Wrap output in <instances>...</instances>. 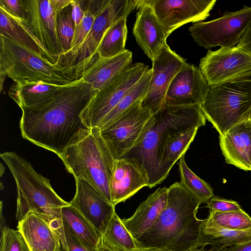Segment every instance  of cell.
<instances>
[{
  "label": "cell",
  "instance_id": "cell-1",
  "mask_svg": "<svg viewBox=\"0 0 251 251\" xmlns=\"http://www.w3.org/2000/svg\"><path fill=\"white\" fill-rule=\"evenodd\" d=\"M98 91L80 78L64 85L48 103L21 108L22 137L58 156L80 130L87 128L81 114Z\"/></svg>",
  "mask_w": 251,
  "mask_h": 251
},
{
  "label": "cell",
  "instance_id": "cell-2",
  "mask_svg": "<svg viewBox=\"0 0 251 251\" xmlns=\"http://www.w3.org/2000/svg\"><path fill=\"white\" fill-rule=\"evenodd\" d=\"M201 202L180 182L168 188L166 205L154 224L135 239L140 250L156 248L190 251L204 247L202 220L197 217Z\"/></svg>",
  "mask_w": 251,
  "mask_h": 251
},
{
  "label": "cell",
  "instance_id": "cell-3",
  "mask_svg": "<svg viewBox=\"0 0 251 251\" xmlns=\"http://www.w3.org/2000/svg\"><path fill=\"white\" fill-rule=\"evenodd\" d=\"M201 105L173 106L165 104L151 115L147 127L133 147L122 158L136 162L145 172L152 188L157 185L158 168L163 142L170 132L205 125Z\"/></svg>",
  "mask_w": 251,
  "mask_h": 251
},
{
  "label": "cell",
  "instance_id": "cell-4",
  "mask_svg": "<svg viewBox=\"0 0 251 251\" xmlns=\"http://www.w3.org/2000/svg\"><path fill=\"white\" fill-rule=\"evenodd\" d=\"M0 156L9 169L16 184V219L22 220L31 211L58 232L62 226L61 208L70 202L60 197L49 179L38 173L24 158L14 151L4 152Z\"/></svg>",
  "mask_w": 251,
  "mask_h": 251
},
{
  "label": "cell",
  "instance_id": "cell-5",
  "mask_svg": "<svg viewBox=\"0 0 251 251\" xmlns=\"http://www.w3.org/2000/svg\"><path fill=\"white\" fill-rule=\"evenodd\" d=\"M75 178L93 186L110 203L115 159L97 127L80 130L58 156Z\"/></svg>",
  "mask_w": 251,
  "mask_h": 251
},
{
  "label": "cell",
  "instance_id": "cell-6",
  "mask_svg": "<svg viewBox=\"0 0 251 251\" xmlns=\"http://www.w3.org/2000/svg\"><path fill=\"white\" fill-rule=\"evenodd\" d=\"M14 82L43 81L66 85L75 80L58 62L51 63L31 50L0 34V88L6 77Z\"/></svg>",
  "mask_w": 251,
  "mask_h": 251
},
{
  "label": "cell",
  "instance_id": "cell-7",
  "mask_svg": "<svg viewBox=\"0 0 251 251\" xmlns=\"http://www.w3.org/2000/svg\"><path fill=\"white\" fill-rule=\"evenodd\" d=\"M201 107L219 135L225 133L250 119L251 80L246 77L209 86Z\"/></svg>",
  "mask_w": 251,
  "mask_h": 251
},
{
  "label": "cell",
  "instance_id": "cell-8",
  "mask_svg": "<svg viewBox=\"0 0 251 251\" xmlns=\"http://www.w3.org/2000/svg\"><path fill=\"white\" fill-rule=\"evenodd\" d=\"M138 0H110L97 16L89 33L73 53L59 57L58 61L75 79L81 77L95 61L97 50L107 30L123 18L127 17L136 8Z\"/></svg>",
  "mask_w": 251,
  "mask_h": 251
},
{
  "label": "cell",
  "instance_id": "cell-9",
  "mask_svg": "<svg viewBox=\"0 0 251 251\" xmlns=\"http://www.w3.org/2000/svg\"><path fill=\"white\" fill-rule=\"evenodd\" d=\"M25 20L12 17L36 42L51 63H56L63 50L56 17L73 0H23Z\"/></svg>",
  "mask_w": 251,
  "mask_h": 251
},
{
  "label": "cell",
  "instance_id": "cell-10",
  "mask_svg": "<svg viewBox=\"0 0 251 251\" xmlns=\"http://www.w3.org/2000/svg\"><path fill=\"white\" fill-rule=\"evenodd\" d=\"M251 25V7L235 12L226 11L223 16L209 22L193 24L189 31L194 41L206 49L219 46L235 47Z\"/></svg>",
  "mask_w": 251,
  "mask_h": 251
},
{
  "label": "cell",
  "instance_id": "cell-11",
  "mask_svg": "<svg viewBox=\"0 0 251 251\" xmlns=\"http://www.w3.org/2000/svg\"><path fill=\"white\" fill-rule=\"evenodd\" d=\"M137 100L110 124L100 129L101 136L115 160L122 158L146 129L151 114Z\"/></svg>",
  "mask_w": 251,
  "mask_h": 251
},
{
  "label": "cell",
  "instance_id": "cell-12",
  "mask_svg": "<svg viewBox=\"0 0 251 251\" xmlns=\"http://www.w3.org/2000/svg\"><path fill=\"white\" fill-rule=\"evenodd\" d=\"M149 69L143 63L132 64L98 91L81 114L85 126L89 128H98L103 118Z\"/></svg>",
  "mask_w": 251,
  "mask_h": 251
},
{
  "label": "cell",
  "instance_id": "cell-13",
  "mask_svg": "<svg viewBox=\"0 0 251 251\" xmlns=\"http://www.w3.org/2000/svg\"><path fill=\"white\" fill-rule=\"evenodd\" d=\"M199 69L209 86L251 75V53L238 46L208 50Z\"/></svg>",
  "mask_w": 251,
  "mask_h": 251
},
{
  "label": "cell",
  "instance_id": "cell-14",
  "mask_svg": "<svg viewBox=\"0 0 251 251\" xmlns=\"http://www.w3.org/2000/svg\"><path fill=\"white\" fill-rule=\"evenodd\" d=\"M152 9L166 38L189 22H202L209 16L216 0H143Z\"/></svg>",
  "mask_w": 251,
  "mask_h": 251
},
{
  "label": "cell",
  "instance_id": "cell-15",
  "mask_svg": "<svg viewBox=\"0 0 251 251\" xmlns=\"http://www.w3.org/2000/svg\"><path fill=\"white\" fill-rule=\"evenodd\" d=\"M151 74L147 94L141 105L151 115L165 104L167 92L173 79L187 63L172 50L167 43L152 60Z\"/></svg>",
  "mask_w": 251,
  "mask_h": 251
},
{
  "label": "cell",
  "instance_id": "cell-16",
  "mask_svg": "<svg viewBox=\"0 0 251 251\" xmlns=\"http://www.w3.org/2000/svg\"><path fill=\"white\" fill-rule=\"evenodd\" d=\"M75 180V194L69 202L102 237L115 212V206L86 180L81 178Z\"/></svg>",
  "mask_w": 251,
  "mask_h": 251
},
{
  "label": "cell",
  "instance_id": "cell-17",
  "mask_svg": "<svg viewBox=\"0 0 251 251\" xmlns=\"http://www.w3.org/2000/svg\"><path fill=\"white\" fill-rule=\"evenodd\" d=\"M209 87L199 68L187 63L171 83L165 103L173 106L201 105Z\"/></svg>",
  "mask_w": 251,
  "mask_h": 251
},
{
  "label": "cell",
  "instance_id": "cell-18",
  "mask_svg": "<svg viewBox=\"0 0 251 251\" xmlns=\"http://www.w3.org/2000/svg\"><path fill=\"white\" fill-rule=\"evenodd\" d=\"M149 186L146 173L136 162L126 158L115 160L110 182L111 202L114 206Z\"/></svg>",
  "mask_w": 251,
  "mask_h": 251
},
{
  "label": "cell",
  "instance_id": "cell-19",
  "mask_svg": "<svg viewBox=\"0 0 251 251\" xmlns=\"http://www.w3.org/2000/svg\"><path fill=\"white\" fill-rule=\"evenodd\" d=\"M136 8L133 34L138 46L152 61L167 43V38L152 8L143 0H138Z\"/></svg>",
  "mask_w": 251,
  "mask_h": 251
},
{
  "label": "cell",
  "instance_id": "cell-20",
  "mask_svg": "<svg viewBox=\"0 0 251 251\" xmlns=\"http://www.w3.org/2000/svg\"><path fill=\"white\" fill-rule=\"evenodd\" d=\"M226 162L245 171H251V120L238 123L219 135Z\"/></svg>",
  "mask_w": 251,
  "mask_h": 251
},
{
  "label": "cell",
  "instance_id": "cell-21",
  "mask_svg": "<svg viewBox=\"0 0 251 251\" xmlns=\"http://www.w3.org/2000/svg\"><path fill=\"white\" fill-rule=\"evenodd\" d=\"M17 230L22 234L30 251H60L58 232L41 217L29 212L18 221Z\"/></svg>",
  "mask_w": 251,
  "mask_h": 251
},
{
  "label": "cell",
  "instance_id": "cell-22",
  "mask_svg": "<svg viewBox=\"0 0 251 251\" xmlns=\"http://www.w3.org/2000/svg\"><path fill=\"white\" fill-rule=\"evenodd\" d=\"M168 188H159L142 202L134 214L122 221L130 234L136 239L156 221L164 209L167 201Z\"/></svg>",
  "mask_w": 251,
  "mask_h": 251
},
{
  "label": "cell",
  "instance_id": "cell-23",
  "mask_svg": "<svg viewBox=\"0 0 251 251\" xmlns=\"http://www.w3.org/2000/svg\"><path fill=\"white\" fill-rule=\"evenodd\" d=\"M132 61V53L127 49L111 57H97L81 78L92 84L93 88L99 91L130 66Z\"/></svg>",
  "mask_w": 251,
  "mask_h": 251
},
{
  "label": "cell",
  "instance_id": "cell-24",
  "mask_svg": "<svg viewBox=\"0 0 251 251\" xmlns=\"http://www.w3.org/2000/svg\"><path fill=\"white\" fill-rule=\"evenodd\" d=\"M198 128L197 126H193L174 130L167 135L161 150L157 171V185L167 178L174 165L186 153L193 141Z\"/></svg>",
  "mask_w": 251,
  "mask_h": 251
},
{
  "label": "cell",
  "instance_id": "cell-25",
  "mask_svg": "<svg viewBox=\"0 0 251 251\" xmlns=\"http://www.w3.org/2000/svg\"><path fill=\"white\" fill-rule=\"evenodd\" d=\"M64 86L43 81L23 80L14 82L9 88L8 95L21 108L37 107L50 102Z\"/></svg>",
  "mask_w": 251,
  "mask_h": 251
},
{
  "label": "cell",
  "instance_id": "cell-26",
  "mask_svg": "<svg viewBox=\"0 0 251 251\" xmlns=\"http://www.w3.org/2000/svg\"><path fill=\"white\" fill-rule=\"evenodd\" d=\"M201 234L204 246L210 245L213 251H222L251 240V228L239 231L224 228L215 222L209 215L202 220Z\"/></svg>",
  "mask_w": 251,
  "mask_h": 251
},
{
  "label": "cell",
  "instance_id": "cell-27",
  "mask_svg": "<svg viewBox=\"0 0 251 251\" xmlns=\"http://www.w3.org/2000/svg\"><path fill=\"white\" fill-rule=\"evenodd\" d=\"M62 221L90 250L97 249L101 242V237L89 222L75 207L69 205L61 210Z\"/></svg>",
  "mask_w": 251,
  "mask_h": 251
},
{
  "label": "cell",
  "instance_id": "cell-28",
  "mask_svg": "<svg viewBox=\"0 0 251 251\" xmlns=\"http://www.w3.org/2000/svg\"><path fill=\"white\" fill-rule=\"evenodd\" d=\"M101 243L112 251H139L135 239L116 212L101 237Z\"/></svg>",
  "mask_w": 251,
  "mask_h": 251
},
{
  "label": "cell",
  "instance_id": "cell-29",
  "mask_svg": "<svg viewBox=\"0 0 251 251\" xmlns=\"http://www.w3.org/2000/svg\"><path fill=\"white\" fill-rule=\"evenodd\" d=\"M126 17L122 18L107 30L97 49V57H111L126 50Z\"/></svg>",
  "mask_w": 251,
  "mask_h": 251
},
{
  "label": "cell",
  "instance_id": "cell-30",
  "mask_svg": "<svg viewBox=\"0 0 251 251\" xmlns=\"http://www.w3.org/2000/svg\"><path fill=\"white\" fill-rule=\"evenodd\" d=\"M110 0H80L85 14L81 23L75 26L72 48L61 56L73 53L85 39L89 33L97 16L103 10Z\"/></svg>",
  "mask_w": 251,
  "mask_h": 251
},
{
  "label": "cell",
  "instance_id": "cell-31",
  "mask_svg": "<svg viewBox=\"0 0 251 251\" xmlns=\"http://www.w3.org/2000/svg\"><path fill=\"white\" fill-rule=\"evenodd\" d=\"M151 74V70L149 69L126 94L117 105L103 118L98 127L99 129L110 124L137 100H143L147 92Z\"/></svg>",
  "mask_w": 251,
  "mask_h": 251
},
{
  "label": "cell",
  "instance_id": "cell-32",
  "mask_svg": "<svg viewBox=\"0 0 251 251\" xmlns=\"http://www.w3.org/2000/svg\"><path fill=\"white\" fill-rule=\"evenodd\" d=\"M0 34L31 50L48 60L46 55L35 40L18 23L0 7Z\"/></svg>",
  "mask_w": 251,
  "mask_h": 251
},
{
  "label": "cell",
  "instance_id": "cell-33",
  "mask_svg": "<svg viewBox=\"0 0 251 251\" xmlns=\"http://www.w3.org/2000/svg\"><path fill=\"white\" fill-rule=\"evenodd\" d=\"M185 154L179 158V171L181 184L201 203H206L214 196L209 183L198 176L188 167L185 160Z\"/></svg>",
  "mask_w": 251,
  "mask_h": 251
},
{
  "label": "cell",
  "instance_id": "cell-34",
  "mask_svg": "<svg viewBox=\"0 0 251 251\" xmlns=\"http://www.w3.org/2000/svg\"><path fill=\"white\" fill-rule=\"evenodd\" d=\"M56 25L63 54L71 50L75 33V24L72 17L71 3L61 9L58 13Z\"/></svg>",
  "mask_w": 251,
  "mask_h": 251
},
{
  "label": "cell",
  "instance_id": "cell-35",
  "mask_svg": "<svg viewBox=\"0 0 251 251\" xmlns=\"http://www.w3.org/2000/svg\"><path fill=\"white\" fill-rule=\"evenodd\" d=\"M209 215L224 228L239 231L251 228V217L243 209L226 212H209Z\"/></svg>",
  "mask_w": 251,
  "mask_h": 251
},
{
  "label": "cell",
  "instance_id": "cell-36",
  "mask_svg": "<svg viewBox=\"0 0 251 251\" xmlns=\"http://www.w3.org/2000/svg\"><path fill=\"white\" fill-rule=\"evenodd\" d=\"M0 251H30L22 234L17 230L0 226Z\"/></svg>",
  "mask_w": 251,
  "mask_h": 251
},
{
  "label": "cell",
  "instance_id": "cell-37",
  "mask_svg": "<svg viewBox=\"0 0 251 251\" xmlns=\"http://www.w3.org/2000/svg\"><path fill=\"white\" fill-rule=\"evenodd\" d=\"M61 246L64 251H98L85 247L69 227L62 222V227L58 230Z\"/></svg>",
  "mask_w": 251,
  "mask_h": 251
},
{
  "label": "cell",
  "instance_id": "cell-38",
  "mask_svg": "<svg viewBox=\"0 0 251 251\" xmlns=\"http://www.w3.org/2000/svg\"><path fill=\"white\" fill-rule=\"evenodd\" d=\"M209 212H226L242 209L236 201L214 196L206 203Z\"/></svg>",
  "mask_w": 251,
  "mask_h": 251
},
{
  "label": "cell",
  "instance_id": "cell-39",
  "mask_svg": "<svg viewBox=\"0 0 251 251\" xmlns=\"http://www.w3.org/2000/svg\"><path fill=\"white\" fill-rule=\"evenodd\" d=\"M0 7L13 18L25 20L23 0H0Z\"/></svg>",
  "mask_w": 251,
  "mask_h": 251
},
{
  "label": "cell",
  "instance_id": "cell-40",
  "mask_svg": "<svg viewBox=\"0 0 251 251\" xmlns=\"http://www.w3.org/2000/svg\"><path fill=\"white\" fill-rule=\"evenodd\" d=\"M72 17L75 26L80 24L84 18L85 12L80 3V0H73Z\"/></svg>",
  "mask_w": 251,
  "mask_h": 251
},
{
  "label": "cell",
  "instance_id": "cell-41",
  "mask_svg": "<svg viewBox=\"0 0 251 251\" xmlns=\"http://www.w3.org/2000/svg\"><path fill=\"white\" fill-rule=\"evenodd\" d=\"M237 46L240 47L251 53V25Z\"/></svg>",
  "mask_w": 251,
  "mask_h": 251
},
{
  "label": "cell",
  "instance_id": "cell-42",
  "mask_svg": "<svg viewBox=\"0 0 251 251\" xmlns=\"http://www.w3.org/2000/svg\"><path fill=\"white\" fill-rule=\"evenodd\" d=\"M222 251H251V240L228 247Z\"/></svg>",
  "mask_w": 251,
  "mask_h": 251
},
{
  "label": "cell",
  "instance_id": "cell-43",
  "mask_svg": "<svg viewBox=\"0 0 251 251\" xmlns=\"http://www.w3.org/2000/svg\"><path fill=\"white\" fill-rule=\"evenodd\" d=\"M139 251H170L167 250L156 248H146L140 249Z\"/></svg>",
  "mask_w": 251,
  "mask_h": 251
},
{
  "label": "cell",
  "instance_id": "cell-44",
  "mask_svg": "<svg viewBox=\"0 0 251 251\" xmlns=\"http://www.w3.org/2000/svg\"><path fill=\"white\" fill-rule=\"evenodd\" d=\"M98 251H112L107 247H106L104 245L102 244L101 242V243L99 247H98Z\"/></svg>",
  "mask_w": 251,
  "mask_h": 251
},
{
  "label": "cell",
  "instance_id": "cell-45",
  "mask_svg": "<svg viewBox=\"0 0 251 251\" xmlns=\"http://www.w3.org/2000/svg\"><path fill=\"white\" fill-rule=\"evenodd\" d=\"M190 251H212L211 249L206 250L204 249V247H201V248H197V249L192 250Z\"/></svg>",
  "mask_w": 251,
  "mask_h": 251
},
{
  "label": "cell",
  "instance_id": "cell-46",
  "mask_svg": "<svg viewBox=\"0 0 251 251\" xmlns=\"http://www.w3.org/2000/svg\"><path fill=\"white\" fill-rule=\"evenodd\" d=\"M248 78L251 80V75L249 76ZM250 119L251 120V114Z\"/></svg>",
  "mask_w": 251,
  "mask_h": 251
}]
</instances>
